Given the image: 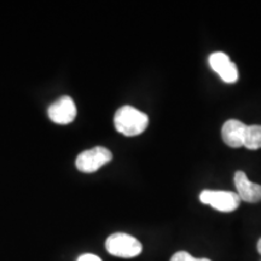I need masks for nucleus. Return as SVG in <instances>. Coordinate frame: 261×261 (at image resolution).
I'll list each match as a JSON object with an SVG mask.
<instances>
[{
	"label": "nucleus",
	"instance_id": "1",
	"mask_svg": "<svg viewBox=\"0 0 261 261\" xmlns=\"http://www.w3.org/2000/svg\"><path fill=\"white\" fill-rule=\"evenodd\" d=\"M148 125V115L130 106H123L117 109L114 116V126L116 130L127 137L140 135L146 129Z\"/></svg>",
	"mask_w": 261,
	"mask_h": 261
},
{
	"label": "nucleus",
	"instance_id": "2",
	"mask_svg": "<svg viewBox=\"0 0 261 261\" xmlns=\"http://www.w3.org/2000/svg\"><path fill=\"white\" fill-rule=\"evenodd\" d=\"M106 249L114 256L130 259V257L138 256L142 253L143 246L137 238L130 234L116 232L107 238Z\"/></svg>",
	"mask_w": 261,
	"mask_h": 261
},
{
	"label": "nucleus",
	"instance_id": "3",
	"mask_svg": "<svg viewBox=\"0 0 261 261\" xmlns=\"http://www.w3.org/2000/svg\"><path fill=\"white\" fill-rule=\"evenodd\" d=\"M113 159V154L107 148L96 146V148L85 150L75 160V166L83 173H93L109 163Z\"/></svg>",
	"mask_w": 261,
	"mask_h": 261
},
{
	"label": "nucleus",
	"instance_id": "4",
	"mask_svg": "<svg viewBox=\"0 0 261 261\" xmlns=\"http://www.w3.org/2000/svg\"><path fill=\"white\" fill-rule=\"evenodd\" d=\"M200 201L224 213L236 211L241 203L240 196L236 192L217 190H203L200 194Z\"/></svg>",
	"mask_w": 261,
	"mask_h": 261
},
{
	"label": "nucleus",
	"instance_id": "5",
	"mask_svg": "<svg viewBox=\"0 0 261 261\" xmlns=\"http://www.w3.org/2000/svg\"><path fill=\"white\" fill-rule=\"evenodd\" d=\"M48 117L58 125H68L71 123L76 117V106L73 98L69 96H62L56 102L48 107Z\"/></svg>",
	"mask_w": 261,
	"mask_h": 261
},
{
	"label": "nucleus",
	"instance_id": "6",
	"mask_svg": "<svg viewBox=\"0 0 261 261\" xmlns=\"http://www.w3.org/2000/svg\"><path fill=\"white\" fill-rule=\"evenodd\" d=\"M211 68L215 73L220 76L221 80H224L226 84H233L238 80V69L237 65L230 60L224 52H214L212 54L210 58Z\"/></svg>",
	"mask_w": 261,
	"mask_h": 261
},
{
	"label": "nucleus",
	"instance_id": "7",
	"mask_svg": "<svg viewBox=\"0 0 261 261\" xmlns=\"http://www.w3.org/2000/svg\"><path fill=\"white\" fill-rule=\"evenodd\" d=\"M233 181L241 201L248 202V203H257L261 201V185L250 181L246 173L237 171L234 173Z\"/></svg>",
	"mask_w": 261,
	"mask_h": 261
},
{
	"label": "nucleus",
	"instance_id": "8",
	"mask_svg": "<svg viewBox=\"0 0 261 261\" xmlns=\"http://www.w3.org/2000/svg\"><path fill=\"white\" fill-rule=\"evenodd\" d=\"M247 125L240 120H227L221 128V137L224 143L230 148H242L244 143Z\"/></svg>",
	"mask_w": 261,
	"mask_h": 261
},
{
	"label": "nucleus",
	"instance_id": "9",
	"mask_svg": "<svg viewBox=\"0 0 261 261\" xmlns=\"http://www.w3.org/2000/svg\"><path fill=\"white\" fill-rule=\"evenodd\" d=\"M243 146L249 150L261 149V126L260 125L247 126L246 135H244Z\"/></svg>",
	"mask_w": 261,
	"mask_h": 261
},
{
	"label": "nucleus",
	"instance_id": "10",
	"mask_svg": "<svg viewBox=\"0 0 261 261\" xmlns=\"http://www.w3.org/2000/svg\"><path fill=\"white\" fill-rule=\"evenodd\" d=\"M171 261H212V260L207 259V257L197 259V257H194L192 255H190L188 252H178L171 257Z\"/></svg>",
	"mask_w": 261,
	"mask_h": 261
},
{
	"label": "nucleus",
	"instance_id": "11",
	"mask_svg": "<svg viewBox=\"0 0 261 261\" xmlns=\"http://www.w3.org/2000/svg\"><path fill=\"white\" fill-rule=\"evenodd\" d=\"M76 261H102L99 256L94 255V254H83L77 257Z\"/></svg>",
	"mask_w": 261,
	"mask_h": 261
},
{
	"label": "nucleus",
	"instance_id": "12",
	"mask_svg": "<svg viewBox=\"0 0 261 261\" xmlns=\"http://www.w3.org/2000/svg\"><path fill=\"white\" fill-rule=\"evenodd\" d=\"M257 252L261 254V238L259 240V242H257Z\"/></svg>",
	"mask_w": 261,
	"mask_h": 261
}]
</instances>
